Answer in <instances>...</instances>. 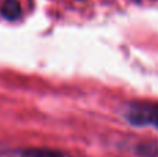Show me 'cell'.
<instances>
[{"mask_svg": "<svg viewBox=\"0 0 158 157\" xmlns=\"http://www.w3.org/2000/svg\"><path fill=\"white\" fill-rule=\"evenodd\" d=\"M125 117L132 125L158 129V103H133L128 106Z\"/></svg>", "mask_w": 158, "mask_h": 157, "instance_id": "1", "label": "cell"}, {"mask_svg": "<svg viewBox=\"0 0 158 157\" xmlns=\"http://www.w3.org/2000/svg\"><path fill=\"white\" fill-rule=\"evenodd\" d=\"M139 155L144 157H158V146L157 145H142L139 147Z\"/></svg>", "mask_w": 158, "mask_h": 157, "instance_id": "4", "label": "cell"}, {"mask_svg": "<svg viewBox=\"0 0 158 157\" xmlns=\"http://www.w3.org/2000/svg\"><path fill=\"white\" fill-rule=\"evenodd\" d=\"M0 13L8 21H15L21 17V6L17 0H4L0 6Z\"/></svg>", "mask_w": 158, "mask_h": 157, "instance_id": "3", "label": "cell"}, {"mask_svg": "<svg viewBox=\"0 0 158 157\" xmlns=\"http://www.w3.org/2000/svg\"><path fill=\"white\" fill-rule=\"evenodd\" d=\"M13 157H67L65 153L56 149L47 147H31V149L18 150L13 155Z\"/></svg>", "mask_w": 158, "mask_h": 157, "instance_id": "2", "label": "cell"}]
</instances>
